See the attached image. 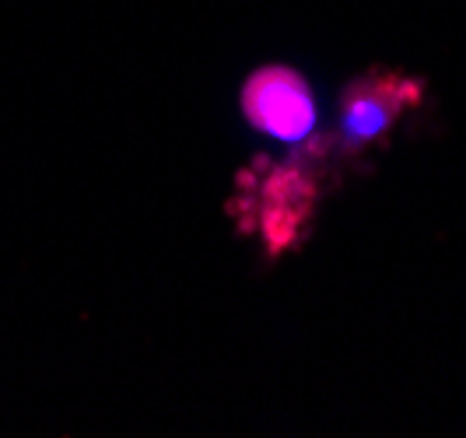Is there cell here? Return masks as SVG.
Here are the masks:
<instances>
[{
    "mask_svg": "<svg viewBox=\"0 0 466 438\" xmlns=\"http://www.w3.org/2000/svg\"><path fill=\"white\" fill-rule=\"evenodd\" d=\"M420 81L397 70H369L365 77L350 81L340 98V138L348 155L369 151L397 127L403 113L420 102Z\"/></svg>",
    "mask_w": 466,
    "mask_h": 438,
    "instance_id": "obj_2",
    "label": "cell"
},
{
    "mask_svg": "<svg viewBox=\"0 0 466 438\" xmlns=\"http://www.w3.org/2000/svg\"><path fill=\"white\" fill-rule=\"evenodd\" d=\"M242 113L257 130L284 144H299L316 130L312 92L291 67L257 70L242 88Z\"/></svg>",
    "mask_w": 466,
    "mask_h": 438,
    "instance_id": "obj_3",
    "label": "cell"
},
{
    "mask_svg": "<svg viewBox=\"0 0 466 438\" xmlns=\"http://www.w3.org/2000/svg\"><path fill=\"white\" fill-rule=\"evenodd\" d=\"M319 186L305 165L257 162L238 176V197L232 214L242 231H257L267 253L278 256L302 239L305 225L316 210Z\"/></svg>",
    "mask_w": 466,
    "mask_h": 438,
    "instance_id": "obj_1",
    "label": "cell"
}]
</instances>
